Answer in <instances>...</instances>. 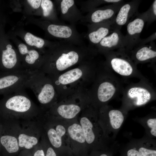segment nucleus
<instances>
[{"label":"nucleus","mask_w":156,"mask_h":156,"mask_svg":"<svg viewBox=\"0 0 156 156\" xmlns=\"http://www.w3.org/2000/svg\"><path fill=\"white\" fill-rule=\"evenodd\" d=\"M97 51L90 46H80L61 41L53 42L46 49L39 70L46 75L61 73L77 64L91 61Z\"/></svg>","instance_id":"1"},{"label":"nucleus","mask_w":156,"mask_h":156,"mask_svg":"<svg viewBox=\"0 0 156 156\" xmlns=\"http://www.w3.org/2000/svg\"><path fill=\"white\" fill-rule=\"evenodd\" d=\"M4 95L3 109L12 121L36 119L42 113V110L31 100L24 90Z\"/></svg>","instance_id":"2"},{"label":"nucleus","mask_w":156,"mask_h":156,"mask_svg":"<svg viewBox=\"0 0 156 156\" xmlns=\"http://www.w3.org/2000/svg\"><path fill=\"white\" fill-rule=\"evenodd\" d=\"M25 86L34 93L42 110L55 104L58 96L55 88L50 79L40 70L30 71Z\"/></svg>","instance_id":"3"},{"label":"nucleus","mask_w":156,"mask_h":156,"mask_svg":"<svg viewBox=\"0 0 156 156\" xmlns=\"http://www.w3.org/2000/svg\"><path fill=\"white\" fill-rule=\"evenodd\" d=\"M99 114V123L105 137L112 142L125 121L126 114L120 110L105 106Z\"/></svg>","instance_id":"4"},{"label":"nucleus","mask_w":156,"mask_h":156,"mask_svg":"<svg viewBox=\"0 0 156 156\" xmlns=\"http://www.w3.org/2000/svg\"><path fill=\"white\" fill-rule=\"evenodd\" d=\"M40 24L47 34L59 41L78 46H86L82 36L77 30L75 25L55 24L44 20L42 21Z\"/></svg>","instance_id":"5"},{"label":"nucleus","mask_w":156,"mask_h":156,"mask_svg":"<svg viewBox=\"0 0 156 156\" xmlns=\"http://www.w3.org/2000/svg\"><path fill=\"white\" fill-rule=\"evenodd\" d=\"M91 66L90 61L82 63L76 68L62 74L46 75L50 79L57 94L61 90H68L69 87H75L86 78V71Z\"/></svg>","instance_id":"6"},{"label":"nucleus","mask_w":156,"mask_h":156,"mask_svg":"<svg viewBox=\"0 0 156 156\" xmlns=\"http://www.w3.org/2000/svg\"><path fill=\"white\" fill-rule=\"evenodd\" d=\"M30 72L26 70L12 72H0V94L5 95L24 90Z\"/></svg>","instance_id":"7"},{"label":"nucleus","mask_w":156,"mask_h":156,"mask_svg":"<svg viewBox=\"0 0 156 156\" xmlns=\"http://www.w3.org/2000/svg\"><path fill=\"white\" fill-rule=\"evenodd\" d=\"M21 127L18 124L17 137L20 148L29 150L39 143L40 129L36 122L28 120Z\"/></svg>","instance_id":"8"},{"label":"nucleus","mask_w":156,"mask_h":156,"mask_svg":"<svg viewBox=\"0 0 156 156\" xmlns=\"http://www.w3.org/2000/svg\"><path fill=\"white\" fill-rule=\"evenodd\" d=\"M125 50L110 51L103 53L106 57L107 62L116 72L123 76L131 75L133 64Z\"/></svg>","instance_id":"9"},{"label":"nucleus","mask_w":156,"mask_h":156,"mask_svg":"<svg viewBox=\"0 0 156 156\" xmlns=\"http://www.w3.org/2000/svg\"><path fill=\"white\" fill-rule=\"evenodd\" d=\"M17 51L23 69L29 71L39 70L43 64L44 53L23 43L18 46Z\"/></svg>","instance_id":"10"},{"label":"nucleus","mask_w":156,"mask_h":156,"mask_svg":"<svg viewBox=\"0 0 156 156\" xmlns=\"http://www.w3.org/2000/svg\"><path fill=\"white\" fill-rule=\"evenodd\" d=\"M123 3L122 1L119 3L96 8L83 16L80 21L87 24H92L112 20Z\"/></svg>","instance_id":"11"},{"label":"nucleus","mask_w":156,"mask_h":156,"mask_svg":"<svg viewBox=\"0 0 156 156\" xmlns=\"http://www.w3.org/2000/svg\"><path fill=\"white\" fill-rule=\"evenodd\" d=\"M140 1L133 0L123 3L112 21V31L120 30L123 26L127 25L136 16Z\"/></svg>","instance_id":"12"},{"label":"nucleus","mask_w":156,"mask_h":156,"mask_svg":"<svg viewBox=\"0 0 156 156\" xmlns=\"http://www.w3.org/2000/svg\"><path fill=\"white\" fill-rule=\"evenodd\" d=\"M24 70L17 50L11 44H7L1 54L0 72H15Z\"/></svg>","instance_id":"13"},{"label":"nucleus","mask_w":156,"mask_h":156,"mask_svg":"<svg viewBox=\"0 0 156 156\" xmlns=\"http://www.w3.org/2000/svg\"><path fill=\"white\" fill-rule=\"evenodd\" d=\"M127 25V34L125 36V51H131L140 42V35L146 22L139 13Z\"/></svg>","instance_id":"14"},{"label":"nucleus","mask_w":156,"mask_h":156,"mask_svg":"<svg viewBox=\"0 0 156 156\" xmlns=\"http://www.w3.org/2000/svg\"><path fill=\"white\" fill-rule=\"evenodd\" d=\"M112 20L96 23L86 24L87 32L85 36L90 46L94 47L98 45L112 31L111 24Z\"/></svg>","instance_id":"15"},{"label":"nucleus","mask_w":156,"mask_h":156,"mask_svg":"<svg viewBox=\"0 0 156 156\" xmlns=\"http://www.w3.org/2000/svg\"><path fill=\"white\" fill-rule=\"evenodd\" d=\"M55 2L58 6L61 21H66L70 24L75 25L83 17V16L77 7L74 0H60Z\"/></svg>","instance_id":"16"},{"label":"nucleus","mask_w":156,"mask_h":156,"mask_svg":"<svg viewBox=\"0 0 156 156\" xmlns=\"http://www.w3.org/2000/svg\"><path fill=\"white\" fill-rule=\"evenodd\" d=\"M125 36L120 30H114L105 37L95 47L97 52L103 53L120 50L125 51Z\"/></svg>","instance_id":"17"},{"label":"nucleus","mask_w":156,"mask_h":156,"mask_svg":"<svg viewBox=\"0 0 156 156\" xmlns=\"http://www.w3.org/2000/svg\"><path fill=\"white\" fill-rule=\"evenodd\" d=\"M127 96L129 101L128 104H130L131 107L144 105L151 100L152 97L151 93L147 89L140 87L130 88L128 91Z\"/></svg>","instance_id":"18"},{"label":"nucleus","mask_w":156,"mask_h":156,"mask_svg":"<svg viewBox=\"0 0 156 156\" xmlns=\"http://www.w3.org/2000/svg\"><path fill=\"white\" fill-rule=\"evenodd\" d=\"M155 45L154 42L152 41L148 44L136 46L133 49L132 58L136 62H148L155 59L156 57Z\"/></svg>","instance_id":"19"},{"label":"nucleus","mask_w":156,"mask_h":156,"mask_svg":"<svg viewBox=\"0 0 156 156\" xmlns=\"http://www.w3.org/2000/svg\"><path fill=\"white\" fill-rule=\"evenodd\" d=\"M49 112L51 114H57L66 119L75 118L80 112L81 107L74 103L57 105L55 104L50 108Z\"/></svg>","instance_id":"20"},{"label":"nucleus","mask_w":156,"mask_h":156,"mask_svg":"<svg viewBox=\"0 0 156 156\" xmlns=\"http://www.w3.org/2000/svg\"><path fill=\"white\" fill-rule=\"evenodd\" d=\"M18 127L17 122L16 121H14L11 133L3 135L0 138L1 144L9 153H16L20 148L17 137Z\"/></svg>","instance_id":"21"},{"label":"nucleus","mask_w":156,"mask_h":156,"mask_svg":"<svg viewBox=\"0 0 156 156\" xmlns=\"http://www.w3.org/2000/svg\"><path fill=\"white\" fill-rule=\"evenodd\" d=\"M140 156H156V140L145 135L135 139Z\"/></svg>","instance_id":"22"},{"label":"nucleus","mask_w":156,"mask_h":156,"mask_svg":"<svg viewBox=\"0 0 156 156\" xmlns=\"http://www.w3.org/2000/svg\"><path fill=\"white\" fill-rule=\"evenodd\" d=\"M47 128V134L51 144L55 148H60L62 144V137L65 134L64 127L61 125H49Z\"/></svg>","instance_id":"23"},{"label":"nucleus","mask_w":156,"mask_h":156,"mask_svg":"<svg viewBox=\"0 0 156 156\" xmlns=\"http://www.w3.org/2000/svg\"><path fill=\"white\" fill-rule=\"evenodd\" d=\"M116 92V88L112 83L104 81L99 85L97 92L98 101L102 104H105L113 97Z\"/></svg>","instance_id":"24"},{"label":"nucleus","mask_w":156,"mask_h":156,"mask_svg":"<svg viewBox=\"0 0 156 156\" xmlns=\"http://www.w3.org/2000/svg\"><path fill=\"white\" fill-rule=\"evenodd\" d=\"M40 7L42 16L44 21L57 24L65 23L58 18L55 9L53 1L50 0H42Z\"/></svg>","instance_id":"25"},{"label":"nucleus","mask_w":156,"mask_h":156,"mask_svg":"<svg viewBox=\"0 0 156 156\" xmlns=\"http://www.w3.org/2000/svg\"><path fill=\"white\" fill-rule=\"evenodd\" d=\"M24 38L27 44L36 48L44 53L46 50L45 48L47 49L53 42L38 37L28 32L25 34Z\"/></svg>","instance_id":"26"},{"label":"nucleus","mask_w":156,"mask_h":156,"mask_svg":"<svg viewBox=\"0 0 156 156\" xmlns=\"http://www.w3.org/2000/svg\"><path fill=\"white\" fill-rule=\"evenodd\" d=\"M135 120L140 123L144 128L146 136L151 138H156L155 115H149L143 118H137Z\"/></svg>","instance_id":"27"},{"label":"nucleus","mask_w":156,"mask_h":156,"mask_svg":"<svg viewBox=\"0 0 156 156\" xmlns=\"http://www.w3.org/2000/svg\"><path fill=\"white\" fill-rule=\"evenodd\" d=\"M82 11L88 13L104 4H112L115 2L114 0H87L78 1Z\"/></svg>","instance_id":"28"},{"label":"nucleus","mask_w":156,"mask_h":156,"mask_svg":"<svg viewBox=\"0 0 156 156\" xmlns=\"http://www.w3.org/2000/svg\"><path fill=\"white\" fill-rule=\"evenodd\" d=\"M68 132L73 140L81 143L86 142L84 134L80 125L75 123L68 128Z\"/></svg>","instance_id":"29"},{"label":"nucleus","mask_w":156,"mask_h":156,"mask_svg":"<svg viewBox=\"0 0 156 156\" xmlns=\"http://www.w3.org/2000/svg\"><path fill=\"white\" fill-rule=\"evenodd\" d=\"M139 15L145 20L147 25H148L156 19V0L153 1L150 8L146 12Z\"/></svg>","instance_id":"30"},{"label":"nucleus","mask_w":156,"mask_h":156,"mask_svg":"<svg viewBox=\"0 0 156 156\" xmlns=\"http://www.w3.org/2000/svg\"><path fill=\"white\" fill-rule=\"evenodd\" d=\"M123 156H140L135 140L130 141L121 151Z\"/></svg>","instance_id":"31"},{"label":"nucleus","mask_w":156,"mask_h":156,"mask_svg":"<svg viewBox=\"0 0 156 156\" xmlns=\"http://www.w3.org/2000/svg\"><path fill=\"white\" fill-rule=\"evenodd\" d=\"M116 146H115L108 149L102 150L101 152H96L95 156H113L116 150Z\"/></svg>","instance_id":"32"},{"label":"nucleus","mask_w":156,"mask_h":156,"mask_svg":"<svg viewBox=\"0 0 156 156\" xmlns=\"http://www.w3.org/2000/svg\"><path fill=\"white\" fill-rule=\"evenodd\" d=\"M155 39L156 32H155L148 38L144 39H141L139 42L136 46L148 43L151 42L153 41V40H155Z\"/></svg>","instance_id":"33"},{"label":"nucleus","mask_w":156,"mask_h":156,"mask_svg":"<svg viewBox=\"0 0 156 156\" xmlns=\"http://www.w3.org/2000/svg\"><path fill=\"white\" fill-rule=\"evenodd\" d=\"M27 1L34 9H38L40 7L41 0H28Z\"/></svg>","instance_id":"34"},{"label":"nucleus","mask_w":156,"mask_h":156,"mask_svg":"<svg viewBox=\"0 0 156 156\" xmlns=\"http://www.w3.org/2000/svg\"><path fill=\"white\" fill-rule=\"evenodd\" d=\"M45 156H57L53 148L49 147L47 148Z\"/></svg>","instance_id":"35"},{"label":"nucleus","mask_w":156,"mask_h":156,"mask_svg":"<svg viewBox=\"0 0 156 156\" xmlns=\"http://www.w3.org/2000/svg\"><path fill=\"white\" fill-rule=\"evenodd\" d=\"M33 156H45V155L43 149H38L35 152Z\"/></svg>","instance_id":"36"},{"label":"nucleus","mask_w":156,"mask_h":156,"mask_svg":"<svg viewBox=\"0 0 156 156\" xmlns=\"http://www.w3.org/2000/svg\"><path fill=\"white\" fill-rule=\"evenodd\" d=\"M120 156H123L122 154L121 153Z\"/></svg>","instance_id":"37"},{"label":"nucleus","mask_w":156,"mask_h":156,"mask_svg":"<svg viewBox=\"0 0 156 156\" xmlns=\"http://www.w3.org/2000/svg\"></svg>","instance_id":"38"},{"label":"nucleus","mask_w":156,"mask_h":156,"mask_svg":"<svg viewBox=\"0 0 156 156\" xmlns=\"http://www.w3.org/2000/svg\"></svg>","instance_id":"39"}]
</instances>
